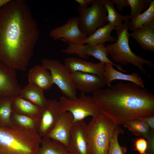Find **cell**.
<instances>
[{"label": "cell", "mask_w": 154, "mask_h": 154, "mask_svg": "<svg viewBox=\"0 0 154 154\" xmlns=\"http://www.w3.org/2000/svg\"><path fill=\"white\" fill-rule=\"evenodd\" d=\"M59 101L62 112H70L73 116L74 123L84 120L89 116L97 117L102 114L99 106L93 97L82 92L76 100L63 96L60 97Z\"/></svg>", "instance_id": "6"}, {"label": "cell", "mask_w": 154, "mask_h": 154, "mask_svg": "<svg viewBox=\"0 0 154 154\" xmlns=\"http://www.w3.org/2000/svg\"><path fill=\"white\" fill-rule=\"evenodd\" d=\"M138 119L147 124L151 130L154 131V114Z\"/></svg>", "instance_id": "31"}, {"label": "cell", "mask_w": 154, "mask_h": 154, "mask_svg": "<svg viewBox=\"0 0 154 154\" xmlns=\"http://www.w3.org/2000/svg\"><path fill=\"white\" fill-rule=\"evenodd\" d=\"M130 36L143 49L154 52V20L133 31Z\"/></svg>", "instance_id": "17"}, {"label": "cell", "mask_w": 154, "mask_h": 154, "mask_svg": "<svg viewBox=\"0 0 154 154\" xmlns=\"http://www.w3.org/2000/svg\"><path fill=\"white\" fill-rule=\"evenodd\" d=\"M64 65L70 73L80 72L95 74L104 79L105 63H96L81 58L68 57L65 59Z\"/></svg>", "instance_id": "15"}, {"label": "cell", "mask_w": 154, "mask_h": 154, "mask_svg": "<svg viewBox=\"0 0 154 154\" xmlns=\"http://www.w3.org/2000/svg\"><path fill=\"white\" fill-rule=\"evenodd\" d=\"M11 0H0V9Z\"/></svg>", "instance_id": "34"}, {"label": "cell", "mask_w": 154, "mask_h": 154, "mask_svg": "<svg viewBox=\"0 0 154 154\" xmlns=\"http://www.w3.org/2000/svg\"><path fill=\"white\" fill-rule=\"evenodd\" d=\"M11 108L12 113L26 116L39 121L44 110L19 95L12 97Z\"/></svg>", "instance_id": "16"}, {"label": "cell", "mask_w": 154, "mask_h": 154, "mask_svg": "<svg viewBox=\"0 0 154 154\" xmlns=\"http://www.w3.org/2000/svg\"><path fill=\"white\" fill-rule=\"evenodd\" d=\"M92 96L102 113L119 125L154 114V95L132 83L111 84L96 90Z\"/></svg>", "instance_id": "2"}, {"label": "cell", "mask_w": 154, "mask_h": 154, "mask_svg": "<svg viewBox=\"0 0 154 154\" xmlns=\"http://www.w3.org/2000/svg\"><path fill=\"white\" fill-rule=\"evenodd\" d=\"M123 133V130L119 126L116 129L111 140L108 154H127V148L121 146L118 140V135Z\"/></svg>", "instance_id": "29"}, {"label": "cell", "mask_w": 154, "mask_h": 154, "mask_svg": "<svg viewBox=\"0 0 154 154\" xmlns=\"http://www.w3.org/2000/svg\"><path fill=\"white\" fill-rule=\"evenodd\" d=\"M41 65L50 71L54 84L59 88L63 96L72 100L77 99L76 88L71 73L64 64L56 60L44 58Z\"/></svg>", "instance_id": "8"}, {"label": "cell", "mask_w": 154, "mask_h": 154, "mask_svg": "<svg viewBox=\"0 0 154 154\" xmlns=\"http://www.w3.org/2000/svg\"><path fill=\"white\" fill-rule=\"evenodd\" d=\"M29 83L44 91L50 89L54 84L50 71L42 65H37L30 69L28 74Z\"/></svg>", "instance_id": "18"}, {"label": "cell", "mask_w": 154, "mask_h": 154, "mask_svg": "<svg viewBox=\"0 0 154 154\" xmlns=\"http://www.w3.org/2000/svg\"><path fill=\"white\" fill-rule=\"evenodd\" d=\"M10 120L13 128L38 132L40 121H36L30 117L12 112Z\"/></svg>", "instance_id": "22"}, {"label": "cell", "mask_w": 154, "mask_h": 154, "mask_svg": "<svg viewBox=\"0 0 154 154\" xmlns=\"http://www.w3.org/2000/svg\"><path fill=\"white\" fill-rule=\"evenodd\" d=\"M40 32L26 1L11 0L0 9V60L24 71L33 54Z\"/></svg>", "instance_id": "1"}, {"label": "cell", "mask_w": 154, "mask_h": 154, "mask_svg": "<svg viewBox=\"0 0 154 154\" xmlns=\"http://www.w3.org/2000/svg\"><path fill=\"white\" fill-rule=\"evenodd\" d=\"M123 125L134 135L146 138L147 141L154 139V131L138 119L127 122Z\"/></svg>", "instance_id": "23"}, {"label": "cell", "mask_w": 154, "mask_h": 154, "mask_svg": "<svg viewBox=\"0 0 154 154\" xmlns=\"http://www.w3.org/2000/svg\"><path fill=\"white\" fill-rule=\"evenodd\" d=\"M66 148L72 154H92L87 125L84 120L74 123L69 143Z\"/></svg>", "instance_id": "10"}, {"label": "cell", "mask_w": 154, "mask_h": 154, "mask_svg": "<svg viewBox=\"0 0 154 154\" xmlns=\"http://www.w3.org/2000/svg\"><path fill=\"white\" fill-rule=\"evenodd\" d=\"M107 15L106 22L116 28H119L123 25V21L129 19V15H122L119 14L114 6V3L110 0H102Z\"/></svg>", "instance_id": "25"}, {"label": "cell", "mask_w": 154, "mask_h": 154, "mask_svg": "<svg viewBox=\"0 0 154 154\" xmlns=\"http://www.w3.org/2000/svg\"><path fill=\"white\" fill-rule=\"evenodd\" d=\"M152 0H127L129 6L131 8L129 19L131 20L137 17L145 10L149 5Z\"/></svg>", "instance_id": "28"}, {"label": "cell", "mask_w": 154, "mask_h": 154, "mask_svg": "<svg viewBox=\"0 0 154 154\" xmlns=\"http://www.w3.org/2000/svg\"><path fill=\"white\" fill-rule=\"evenodd\" d=\"M73 124L72 114L68 112H63L54 128L46 136L59 142L67 147L69 143Z\"/></svg>", "instance_id": "14"}, {"label": "cell", "mask_w": 154, "mask_h": 154, "mask_svg": "<svg viewBox=\"0 0 154 154\" xmlns=\"http://www.w3.org/2000/svg\"><path fill=\"white\" fill-rule=\"evenodd\" d=\"M91 4L89 7L77 8L80 15L79 28L88 36L106 24L107 15L102 0H92Z\"/></svg>", "instance_id": "7"}, {"label": "cell", "mask_w": 154, "mask_h": 154, "mask_svg": "<svg viewBox=\"0 0 154 154\" xmlns=\"http://www.w3.org/2000/svg\"><path fill=\"white\" fill-rule=\"evenodd\" d=\"M37 154H72L62 144L47 136L42 137Z\"/></svg>", "instance_id": "24"}, {"label": "cell", "mask_w": 154, "mask_h": 154, "mask_svg": "<svg viewBox=\"0 0 154 154\" xmlns=\"http://www.w3.org/2000/svg\"><path fill=\"white\" fill-rule=\"evenodd\" d=\"M129 22V19H127L124 21L121 27H115L117 39L114 43L108 44L106 46L114 62L120 63L124 65L128 63L131 64L137 67L143 74L151 78L143 65L145 64L151 68H153L152 62L136 55L132 52L129 47V42L130 36L128 32Z\"/></svg>", "instance_id": "4"}, {"label": "cell", "mask_w": 154, "mask_h": 154, "mask_svg": "<svg viewBox=\"0 0 154 154\" xmlns=\"http://www.w3.org/2000/svg\"><path fill=\"white\" fill-rule=\"evenodd\" d=\"M104 79L108 86H110L112 82L115 80L129 81L141 87H144V84L141 78L135 72L131 74H126L118 71L111 64H106L104 72Z\"/></svg>", "instance_id": "19"}, {"label": "cell", "mask_w": 154, "mask_h": 154, "mask_svg": "<svg viewBox=\"0 0 154 154\" xmlns=\"http://www.w3.org/2000/svg\"><path fill=\"white\" fill-rule=\"evenodd\" d=\"M92 0H76L75 1L79 4L81 7H86L88 3L91 4Z\"/></svg>", "instance_id": "33"}, {"label": "cell", "mask_w": 154, "mask_h": 154, "mask_svg": "<svg viewBox=\"0 0 154 154\" xmlns=\"http://www.w3.org/2000/svg\"><path fill=\"white\" fill-rule=\"evenodd\" d=\"M115 29V27L108 23L87 37L84 44L95 45L99 44H104L108 41L116 42L117 40L116 38L110 35L111 32Z\"/></svg>", "instance_id": "21"}, {"label": "cell", "mask_w": 154, "mask_h": 154, "mask_svg": "<svg viewBox=\"0 0 154 154\" xmlns=\"http://www.w3.org/2000/svg\"><path fill=\"white\" fill-rule=\"evenodd\" d=\"M71 74L76 88L85 94L93 93L106 85L104 79L95 74L78 71Z\"/></svg>", "instance_id": "13"}, {"label": "cell", "mask_w": 154, "mask_h": 154, "mask_svg": "<svg viewBox=\"0 0 154 154\" xmlns=\"http://www.w3.org/2000/svg\"><path fill=\"white\" fill-rule=\"evenodd\" d=\"M62 113L59 101L56 99L49 100L48 105L42 113L38 131L42 137L46 136L52 130Z\"/></svg>", "instance_id": "12"}, {"label": "cell", "mask_w": 154, "mask_h": 154, "mask_svg": "<svg viewBox=\"0 0 154 154\" xmlns=\"http://www.w3.org/2000/svg\"><path fill=\"white\" fill-rule=\"evenodd\" d=\"M153 20H154V0H152L147 9L129 22V29L133 31Z\"/></svg>", "instance_id": "26"}, {"label": "cell", "mask_w": 154, "mask_h": 154, "mask_svg": "<svg viewBox=\"0 0 154 154\" xmlns=\"http://www.w3.org/2000/svg\"><path fill=\"white\" fill-rule=\"evenodd\" d=\"M79 17L70 18L66 23L52 30L49 36L53 39L61 38L70 44H84L87 35L82 32L78 26Z\"/></svg>", "instance_id": "9"}, {"label": "cell", "mask_w": 154, "mask_h": 154, "mask_svg": "<svg viewBox=\"0 0 154 154\" xmlns=\"http://www.w3.org/2000/svg\"><path fill=\"white\" fill-rule=\"evenodd\" d=\"M116 5L117 10L119 12L122 11L124 7L129 6L127 0H112Z\"/></svg>", "instance_id": "32"}, {"label": "cell", "mask_w": 154, "mask_h": 154, "mask_svg": "<svg viewBox=\"0 0 154 154\" xmlns=\"http://www.w3.org/2000/svg\"><path fill=\"white\" fill-rule=\"evenodd\" d=\"M42 89L29 83L21 89L19 96L43 109L48 106L49 100L45 97Z\"/></svg>", "instance_id": "20"}, {"label": "cell", "mask_w": 154, "mask_h": 154, "mask_svg": "<svg viewBox=\"0 0 154 154\" xmlns=\"http://www.w3.org/2000/svg\"><path fill=\"white\" fill-rule=\"evenodd\" d=\"M135 150L139 154H147L146 151L148 148V143L144 138L140 137L137 138L134 143Z\"/></svg>", "instance_id": "30"}, {"label": "cell", "mask_w": 154, "mask_h": 154, "mask_svg": "<svg viewBox=\"0 0 154 154\" xmlns=\"http://www.w3.org/2000/svg\"><path fill=\"white\" fill-rule=\"evenodd\" d=\"M42 138L36 131L0 127V154H37Z\"/></svg>", "instance_id": "3"}, {"label": "cell", "mask_w": 154, "mask_h": 154, "mask_svg": "<svg viewBox=\"0 0 154 154\" xmlns=\"http://www.w3.org/2000/svg\"><path fill=\"white\" fill-rule=\"evenodd\" d=\"M21 90L16 70L0 60V96H18Z\"/></svg>", "instance_id": "11"}, {"label": "cell", "mask_w": 154, "mask_h": 154, "mask_svg": "<svg viewBox=\"0 0 154 154\" xmlns=\"http://www.w3.org/2000/svg\"><path fill=\"white\" fill-rule=\"evenodd\" d=\"M12 97L0 96V127L13 128L10 117Z\"/></svg>", "instance_id": "27"}, {"label": "cell", "mask_w": 154, "mask_h": 154, "mask_svg": "<svg viewBox=\"0 0 154 154\" xmlns=\"http://www.w3.org/2000/svg\"><path fill=\"white\" fill-rule=\"evenodd\" d=\"M119 125L102 114L87 125L92 154H108L111 140Z\"/></svg>", "instance_id": "5"}]
</instances>
